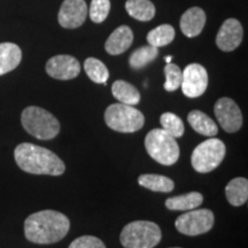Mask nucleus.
Instances as JSON below:
<instances>
[{"instance_id":"nucleus-12","label":"nucleus","mask_w":248,"mask_h":248,"mask_svg":"<svg viewBox=\"0 0 248 248\" xmlns=\"http://www.w3.org/2000/svg\"><path fill=\"white\" fill-rule=\"evenodd\" d=\"M46 73L52 78L69 80L79 75L80 64L78 60L71 55H55L46 63Z\"/></svg>"},{"instance_id":"nucleus-15","label":"nucleus","mask_w":248,"mask_h":248,"mask_svg":"<svg viewBox=\"0 0 248 248\" xmlns=\"http://www.w3.org/2000/svg\"><path fill=\"white\" fill-rule=\"evenodd\" d=\"M133 42V32L128 26L116 28L108 37L105 49L110 55H120L128 51Z\"/></svg>"},{"instance_id":"nucleus-1","label":"nucleus","mask_w":248,"mask_h":248,"mask_svg":"<svg viewBox=\"0 0 248 248\" xmlns=\"http://www.w3.org/2000/svg\"><path fill=\"white\" fill-rule=\"evenodd\" d=\"M70 229L69 218L57 210H42L31 214L24 222V234L31 243L55 244L66 237Z\"/></svg>"},{"instance_id":"nucleus-22","label":"nucleus","mask_w":248,"mask_h":248,"mask_svg":"<svg viewBox=\"0 0 248 248\" xmlns=\"http://www.w3.org/2000/svg\"><path fill=\"white\" fill-rule=\"evenodd\" d=\"M125 9L130 16L142 22L151 21L155 15V6L151 0H126Z\"/></svg>"},{"instance_id":"nucleus-19","label":"nucleus","mask_w":248,"mask_h":248,"mask_svg":"<svg viewBox=\"0 0 248 248\" xmlns=\"http://www.w3.org/2000/svg\"><path fill=\"white\" fill-rule=\"evenodd\" d=\"M111 92H113L114 98L117 99L121 104L136 106L140 102V92L138 91L136 86L125 82V80H115L111 85Z\"/></svg>"},{"instance_id":"nucleus-30","label":"nucleus","mask_w":248,"mask_h":248,"mask_svg":"<svg viewBox=\"0 0 248 248\" xmlns=\"http://www.w3.org/2000/svg\"><path fill=\"white\" fill-rule=\"evenodd\" d=\"M171 59H172L171 57H167V58H166V61L169 63V62H171Z\"/></svg>"},{"instance_id":"nucleus-3","label":"nucleus","mask_w":248,"mask_h":248,"mask_svg":"<svg viewBox=\"0 0 248 248\" xmlns=\"http://www.w3.org/2000/svg\"><path fill=\"white\" fill-rule=\"evenodd\" d=\"M21 123L24 130L40 140H51L60 132V122L53 114L44 108L29 106L21 114Z\"/></svg>"},{"instance_id":"nucleus-11","label":"nucleus","mask_w":248,"mask_h":248,"mask_svg":"<svg viewBox=\"0 0 248 248\" xmlns=\"http://www.w3.org/2000/svg\"><path fill=\"white\" fill-rule=\"evenodd\" d=\"M88 6L85 0H64L58 14V21L62 28L75 29L85 22Z\"/></svg>"},{"instance_id":"nucleus-25","label":"nucleus","mask_w":248,"mask_h":248,"mask_svg":"<svg viewBox=\"0 0 248 248\" xmlns=\"http://www.w3.org/2000/svg\"><path fill=\"white\" fill-rule=\"evenodd\" d=\"M84 70L89 78L97 84H106L109 77V71L106 64L95 58L86 59L84 62Z\"/></svg>"},{"instance_id":"nucleus-28","label":"nucleus","mask_w":248,"mask_h":248,"mask_svg":"<svg viewBox=\"0 0 248 248\" xmlns=\"http://www.w3.org/2000/svg\"><path fill=\"white\" fill-rule=\"evenodd\" d=\"M110 11L109 0H92L89 15L94 23H101L106 20Z\"/></svg>"},{"instance_id":"nucleus-29","label":"nucleus","mask_w":248,"mask_h":248,"mask_svg":"<svg viewBox=\"0 0 248 248\" xmlns=\"http://www.w3.org/2000/svg\"><path fill=\"white\" fill-rule=\"evenodd\" d=\"M68 248H106L104 241L94 235H82L69 245Z\"/></svg>"},{"instance_id":"nucleus-23","label":"nucleus","mask_w":248,"mask_h":248,"mask_svg":"<svg viewBox=\"0 0 248 248\" xmlns=\"http://www.w3.org/2000/svg\"><path fill=\"white\" fill-rule=\"evenodd\" d=\"M175 36L176 32L173 27L170 24H161L147 33V42L148 45L159 48L169 45L175 38Z\"/></svg>"},{"instance_id":"nucleus-17","label":"nucleus","mask_w":248,"mask_h":248,"mask_svg":"<svg viewBox=\"0 0 248 248\" xmlns=\"http://www.w3.org/2000/svg\"><path fill=\"white\" fill-rule=\"evenodd\" d=\"M187 121L195 132L206 137H215L218 133L216 122L201 110H192L188 113Z\"/></svg>"},{"instance_id":"nucleus-8","label":"nucleus","mask_w":248,"mask_h":248,"mask_svg":"<svg viewBox=\"0 0 248 248\" xmlns=\"http://www.w3.org/2000/svg\"><path fill=\"white\" fill-rule=\"evenodd\" d=\"M214 222L215 217L212 210L195 208L178 216L175 226L179 233L194 237L209 232L213 229Z\"/></svg>"},{"instance_id":"nucleus-20","label":"nucleus","mask_w":248,"mask_h":248,"mask_svg":"<svg viewBox=\"0 0 248 248\" xmlns=\"http://www.w3.org/2000/svg\"><path fill=\"white\" fill-rule=\"evenodd\" d=\"M203 202L202 194L199 192H190L178 197L169 198L166 200V207L170 210H182V212H188V210L195 209Z\"/></svg>"},{"instance_id":"nucleus-2","label":"nucleus","mask_w":248,"mask_h":248,"mask_svg":"<svg viewBox=\"0 0 248 248\" xmlns=\"http://www.w3.org/2000/svg\"><path fill=\"white\" fill-rule=\"evenodd\" d=\"M14 157L18 168L32 175L60 176L66 170L63 161L57 154L30 142L17 145Z\"/></svg>"},{"instance_id":"nucleus-4","label":"nucleus","mask_w":248,"mask_h":248,"mask_svg":"<svg viewBox=\"0 0 248 248\" xmlns=\"http://www.w3.org/2000/svg\"><path fill=\"white\" fill-rule=\"evenodd\" d=\"M162 239V232L156 223L133 221L123 228L120 241L124 248H154Z\"/></svg>"},{"instance_id":"nucleus-24","label":"nucleus","mask_w":248,"mask_h":248,"mask_svg":"<svg viewBox=\"0 0 248 248\" xmlns=\"http://www.w3.org/2000/svg\"><path fill=\"white\" fill-rule=\"evenodd\" d=\"M159 55V48L154 47L152 45L141 46L136 49L133 53L130 55L129 63L132 69H141L146 67L148 63L154 61Z\"/></svg>"},{"instance_id":"nucleus-18","label":"nucleus","mask_w":248,"mask_h":248,"mask_svg":"<svg viewBox=\"0 0 248 248\" xmlns=\"http://www.w3.org/2000/svg\"><path fill=\"white\" fill-rule=\"evenodd\" d=\"M226 200L233 207H240L248 200V181L244 177H237L229 182L225 187Z\"/></svg>"},{"instance_id":"nucleus-7","label":"nucleus","mask_w":248,"mask_h":248,"mask_svg":"<svg viewBox=\"0 0 248 248\" xmlns=\"http://www.w3.org/2000/svg\"><path fill=\"white\" fill-rule=\"evenodd\" d=\"M226 147L221 139L210 138L198 145L192 152L191 163L195 171L207 173L215 170L225 157Z\"/></svg>"},{"instance_id":"nucleus-31","label":"nucleus","mask_w":248,"mask_h":248,"mask_svg":"<svg viewBox=\"0 0 248 248\" xmlns=\"http://www.w3.org/2000/svg\"><path fill=\"white\" fill-rule=\"evenodd\" d=\"M170 248H181V247H170Z\"/></svg>"},{"instance_id":"nucleus-14","label":"nucleus","mask_w":248,"mask_h":248,"mask_svg":"<svg viewBox=\"0 0 248 248\" xmlns=\"http://www.w3.org/2000/svg\"><path fill=\"white\" fill-rule=\"evenodd\" d=\"M206 13L200 7H191L182 15L181 26L182 32L188 38L199 36L206 24Z\"/></svg>"},{"instance_id":"nucleus-9","label":"nucleus","mask_w":248,"mask_h":248,"mask_svg":"<svg viewBox=\"0 0 248 248\" xmlns=\"http://www.w3.org/2000/svg\"><path fill=\"white\" fill-rule=\"evenodd\" d=\"M182 77V91L187 98L201 97L208 88V73L199 63H191L185 68Z\"/></svg>"},{"instance_id":"nucleus-16","label":"nucleus","mask_w":248,"mask_h":248,"mask_svg":"<svg viewBox=\"0 0 248 248\" xmlns=\"http://www.w3.org/2000/svg\"><path fill=\"white\" fill-rule=\"evenodd\" d=\"M22 60V51L14 43H0V76L14 70Z\"/></svg>"},{"instance_id":"nucleus-27","label":"nucleus","mask_w":248,"mask_h":248,"mask_svg":"<svg viewBox=\"0 0 248 248\" xmlns=\"http://www.w3.org/2000/svg\"><path fill=\"white\" fill-rule=\"evenodd\" d=\"M164 75H166V83H164L163 88L166 91L173 92L181 88L183 73L177 64L169 62L164 67Z\"/></svg>"},{"instance_id":"nucleus-21","label":"nucleus","mask_w":248,"mask_h":248,"mask_svg":"<svg viewBox=\"0 0 248 248\" xmlns=\"http://www.w3.org/2000/svg\"><path fill=\"white\" fill-rule=\"evenodd\" d=\"M138 184L142 187L153 192L169 193L175 187V183L167 176L155 175V173H145L138 177Z\"/></svg>"},{"instance_id":"nucleus-5","label":"nucleus","mask_w":248,"mask_h":248,"mask_svg":"<svg viewBox=\"0 0 248 248\" xmlns=\"http://www.w3.org/2000/svg\"><path fill=\"white\" fill-rule=\"evenodd\" d=\"M145 148L154 161L162 166H172L179 159V146L176 138L163 129H153L145 137Z\"/></svg>"},{"instance_id":"nucleus-10","label":"nucleus","mask_w":248,"mask_h":248,"mask_svg":"<svg viewBox=\"0 0 248 248\" xmlns=\"http://www.w3.org/2000/svg\"><path fill=\"white\" fill-rule=\"evenodd\" d=\"M214 113L225 132H237L243 125V114L240 108L230 98L218 99L214 106Z\"/></svg>"},{"instance_id":"nucleus-6","label":"nucleus","mask_w":248,"mask_h":248,"mask_svg":"<svg viewBox=\"0 0 248 248\" xmlns=\"http://www.w3.org/2000/svg\"><path fill=\"white\" fill-rule=\"evenodd\" d=\"M105 122L108 128L117 132L132 133L139 131L145 124V116L135 106L113 104L105 111Z\"/></svg>"},{"instance_id":"nucleus-26","label":"nucleus","mask_w":248,"mask_h":248,"mask_svg":"<svg viewBox=\"0 0 248 248\" xmlns=\"http://www.w3.org/2000/svg\"><path fill=\"white\" fill-rule=\"evenodd\" d=\"M160 123L162 129L166 132H168L173 138H181L184 135L185 126L181 117L173 113H163L160 117Z\"/></svg>"},{"instance_id":"nucleus-13","label":"nucleus","mask_w":248,"mask_h":248,"mask_svg":"<svg viewBox=\"0 0 248 248\" xmlns=\"http://www.w3.org/2000/svg\"><path fill=\"white\" fill-rule=\"evenodd\" d=\"M243 26L237 18H228L219 28L216 36V45L223 52H232L243 42Z\"/></svg>"}]
</instances>
